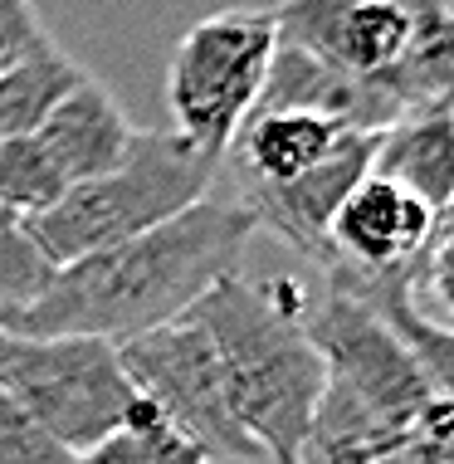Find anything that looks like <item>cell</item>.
<instances>
[{
    "label": "cell",
    "instance_id": "cell-22",
    "mask_svg": "<svg viewBox=\"0 0 454 464\" xmlns=\"http://www.w3.org/2000/svg\"><path fill=\"white\" fill-rule=\"evenodd\" d=\"M0 464H73V455L59 450L15 401L0 392Z\"/></svg>",
    "mask_w": 454,
    "mask_h": 464
},
{
    "label": "cell",
    "instance_id": "cell-10",
    "mask_svg": "<svg viewBox=\"0 0 454 464\" xmlns=\"http://www.w3.org/2000/svg\"><path fill=\"white\" fill-rule=\"evenodd\" d=\"M372 147H376V132H347L298 181L245 186L239 206L255 216L259 230H274L284 245H294L298 255H308L313 265L327 269V225H333V210L343 206V196L372 171Z\"/></svg>",
    "mask_w": 454,
    "mask_h": 464
},
{
    "label": "cell",
    "instance_id": "cell-14",
    "mask_svg": "<svg viewBox=\"0 0 454 464\" xmlns=\"http://www.w3.org/2000/svg\"><path fill=\"white\" fill-rule=\"evenodd\" d=\"M372 177L396 181L420 206L440 210L454 196V112L449 108L401 112L391 128L376 132Z\"/></svg>",
    "mask_w": 454,
    "mask_h": 464
},
{
    "label": "cell",
    "instance_id": "cell-16",
    "mask_svg": "<svg viewBox=\"0 0 454 464\" xmlns=\"http://www.w3.org/2000/svg\"><path fill=\"white\" fill-rule=\"evenodd\" d=\"M88 79L79 59H69L64 49H49L40 59L0 73V137H34L40 122L54 112L64 98Z\"/></svg>",
    "mask_w": 454,
    "mask_h": 464
},
{
    "label": "cell",
    "instance_id": "cell-24",
    "mask_svg": "<svg viewBox=\"0 0 454 464\" xmlns=\"http://www.w3.org/2000/svg\"><path fill=\"white\" fill-rule=\"evenodd\" d=\"M0 328H10V318H5V313H0Z\"/></svg>",
    "mask_w": 454,
    "mask_h": 464
},
{
    "label": "cell",
    "instance_id": "cell-21",
    "mask_svg": "<svg viewBox=\"0 0 454 464\" xmlns=\"http://www.w3.org/2000/svg\"><path fill=\"white\" fill-rule=\"evenodd\" d=\"M49 49L59 44L49 34V24L40 20L34 0H0V73L24 64V59H40Z\"/></svg>",
    "mask_w": 454,
    "mask_h": 464
},
{
    "label": "cell",
    "instance_id": "cell-20",
    "mask_svg": "<svg viewBox=\"0 0 454 464\" xmlns=\"http://www.w3.org/2000/svg\"><path fill=\"white\" fill-rule=\"evenodd\" d=\"M415 294H425L454 323V196L435 210L430 240L415 259Z\"/></svg>",
    "mask_w": 454,
    "mask_h": 464
},
{
    "label": "cell",
    "instance_id": "cell-17",
    "mask_svg": "<svg viewBox=\"0 0 454 464\" xmlns=\"http://www.w3.org/2000/svg\"><path fill=\"white\" fill-rule=\"evenodd\" d=\"M69 191L64 171L40 147V137H0V210L20 225L44 216Z\"/></svg>",
    "mask_w": 454,
    "mask_h": 464
},
{
    "label": "cell",
    "instance_id": "cell-6",
    "mask_svg": "<svg viewBox=\"0 0 454 464\" xmlns=\"http://www.w3.org/2000/svg\"><path fill=\"white\" fill-rule=\"evenodd\" d=\"M132 392L157 411L171 430H181L206 459H264L255 440L239 430L225 376L206 328L196 318H176L118 347Z\"/></svg>",
    "mask_w": 454,
    "mask_h": 464
},
{
    "label": "cell",
    "instance_id": "cell-13",
    "mask_svg": "<svg viewBox=\"0 0 454 464\" xmlns=\"http://www.w3.org/2000/svg\"><path fill=\"white\" fill-rule=\"evenodd\" d=\"M347 137V128L313 112H249V122L230 142V167L239 191L245 186H284L313 171Z\"/></svg>",
    "mask_w": 454,
    "mask_h": 464
},
{
    "label": "cell",
    "instance_id": "cell-8",
    "mask_svg": "<svg viewBox=\"0 0 454 464\" xmlns=\"http://www.w3.org/2000/svg\"><path fill=\"white\" fill-rule=\"evenodd\" d=\"M269 15L279 44L382 89L411 49L415 0H284Z\"/></svg>",
    "mask_w": 454,
    "mask_h": 464
},
{
    "label": "cell",
    "instance_id": "cell-7",
    "mask_svg": "<svg viewBox=\"0 0 454 464\" xmlns=\"http://www.w3.org/2000/svg\"><path fill=\"white\" fill-rule=\"evenodd\" d=\"M308 333L327 362V382L352 392L391 430L406 435L440 401L415 367V357L406 353V343L357 298L323 288V304L308 313Z\"/></svg>",
    "mask_w": 454,
    "mask_h": 464
},
{
    "label": "cell",
    "instance_id": "cell-5",
    "mask_svg": "<svg viewBox=\"0 0 454 464\" xmlns=\"http://www.w3.org/2000/svg\"><path fill=\"white\" fill-rule=\"evenodd\" d=\"M0 392L73 459L132 416L137 392L103 337H40L0 328Z\"/></svg>",
    "mask_w": 454,
    "mask_h": 464
},
{
    "label": "cell",
    "instance_id": "cell-9",
    "mask_svg": "<svg viewBox=\"0 0 454 464\" xmlns=\"http://www.w3.org/2000/svg\"><path fill=\"white\" fill-rule=\"evenodd\" d=\"M435 210L386 177H362L327 225V279L337 274H401L415 269L430 240Z\"/></svg>",
    "mask_w": 454,
    "mask_h": 464
},
{
    "label": "cell",
    "instance_id": "cell-11",
    "mask_svg": "<svg viewBox=\"0 0 454 464\" xmlns=\"http://www.w3.org/2000/svg\"><path fill=\"white\" fill-rule=\"evenodd\" d=\"M255 112H313V118H327L347 132H382L401 118L396 98L382 93L376 83L352 79V73L323 64L294 44L274 49Z\"/></svg>",
    "mask_w": 454,
    "mask_h": 464
},
{
    "label": "cell",
    "instance_id": "cell-4",
    "mask_svg": "<svg viewBox=\"0 0 454 464\" xmlns=\"http://www.w3.org/2000/svg\"><path fill=\"white\" fill-rule=\"evenodd\" d=\"M274 49L279 34L269 10H216L196 20L176 40L167 64L171 137L220 167L264 93Z\"/></svg>",
    "mask_w": 454,
    "mask_h": 464
},
{
    "label": "cell",
    "instance_id": "cell-23",
    "mask_svg": "<svg viewBox=\"0 0 454 464\" xmlns=\"http://www.w3.org/2000/svg\"><path fill=\"white\" fill-rule=\"evenodd\" d=\"M401 464H454V406L449 401H435L406 430Z\"/></svg>",
    "mask_w": 454,
    "mask_h": 464
},
{
    "label": "cell",
    "instance_id": "cell-15",
    "mask_svg": "<svg viewBox=\"0 0 454 464\" xmlns=\"http://www.w3.org/2000/svg\"><path fill=\"white\" fill-rule=\"evenodd\" d=\"M401 445H406V435L376 420L337 382H327L294 464H401Z\"/></svg>",
    "mask_w": 454,
    "mask_h": 464
},
{
    "label": "cell",
    "instance_id": "cell-2",
    "mask_svg": "<svg viewBox=\"0 0 454 464\" xmlns=\"http://www.w3.org/2000/svg\"><path fill=\"white\" fill-rule=\"evenodd\" d=\"M216 347L225 401L269 464H294L327 386V362L308 333L294 279H220L186 313Z\"/></svg>",
    "mask_w": 454,
    "mask_h": 464
},
{
    "label": "cell",
    "instance_id": "cell-19",
    "mask_svg": "<svg viewBox=\"0 0 454 464\" xmlns=\"http://www.w3.org/2000/svg\"><path fill=\"white\" fill-rule=\"evenodd\" d=\"M49 274H54V269H49L44 255L34 249L30 230H24L15 216L0 210V313L15 318L20 308H30L34 298L44 294Z\"/></svg>",
    "mask_w": 454,
    "mask_h": 464
},
{
    "label": "cell",
    "instance_id": "cell-1",
    "mask_svg": "<svg viewBox=\"0 0 454 464\" xmlns=\"http://www.w3.org/2000/svg\"><path fill=\"white\" fill-rule=\"evenodd\" d=\"M259 225L239 200H196L167 225L54 269L44 294L10 318V333L103 337L122 347L186 318L245 259Z\"/></svg>",
    "mask_w": 454,
    "mask_h": 464
},
{
    "label": "cell",
    "instance_id": "cell-12",
    "mask_svg": "<svg viewBox=\"0 0 454 464\" xmlns=\"http://www.w3.org/2000/svg\"><path fill=\"white\" fill-rule=\"evenodd\" d=\"M132 132L137 128L128 122V112L118 108V98H112L98 79H83L79 89L40 122L34 137H40V147L54 157V167L64 171V181L79 186V181L108 177L112 167H122V157H128V147H132Z\"/></svg>",
    "mask_w": 454,
    "mask_h": 464
},
{
    "label": "cell",
    "instance_id": "cell-18",
    "mask_svg": "<svg viewBox=\"0 0 454 464\" xmlns=\"http://www.w3.org/2000/svg\"><path fill=\"white\" fill-rule=\"evenodd\" d=\"M73 464H210V459L200 455L181 430H171L142 396H137L132 416L122 420L108 440L83 450Z\"/></svg>",
    "mask_w": 454,
    "mask_h": 464
},
{
    "label": "cell",
    "instance_id": "cell-3",
    "mask_svg": "<svg viewBox=\"0 0 454 464\" xmlns=\"http://www.w3.org/2000/svg\"><path fill=\"white\" fill-rule=\"evenodd\" d=\"M210 181H216V167L196 157L181 137L137 128L122 167L69 186L59 206L24 220V230L49 269H64L73 259L137 240V235L167 225L171 216L191 210L196 200H206Z\"/></svg>",
    "mask_w": 454,
    "mask_h": 464
}]
</instances>
